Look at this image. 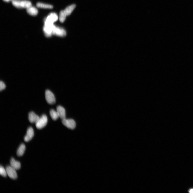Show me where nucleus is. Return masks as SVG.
I'll return each instance as SVG.
<instances>
[{
	"label": "nucleus",
	"instance_id": "1",
	"mask_svg": "<svg viewBox=\"0 0 193 193\" xmlns=\"http://www.w3.org/2000/svg\"><path fill=\"white\" fill-rule=\"evenodd\" d=\"M12 3L13 5L19 8H27L32 6L30 2L26 0H13Z\"/></svg>",
	"mask_w": 193,
	"mask_h": 193
},
{
	"label": "nucleus",
	"instance_id": "2",
	"mask_svg": "<svg viewBox=\"0 0 193 193\" xmlns=\"http://www.w3.org/2000/svg\"><path fill=\"white\" fill-rule=\"evenodd\" d=\"M56 27L53 24H44L43 29L45 36L47 37L51 36Z\"/></svg>",
	"mask_w": 193,
	"mask_h": 193
},
{
	"label": "nucleus",
	"instance_id": "3",
	"mask_svg": "<svg viewBox=\"0 0 193 193\" xmlns=\"http://www.w3.org/2000/svg\"><path fill=\"white\" fill-rule=\"evenodd\" d=\"M47 122L48 118L47 116L44 114L35 123V125L38 129H41L47 125Z\"/></svg>",
	"mask_w": 193,
	"mask_h": 193
},
{
	"label": "nucleus",
	"instance_id": "4",
	"mask_svg": "<svg viewBox=\"0 0 193 193\" xmlns=\"http://www.w3.org/2000/svg\"><path fill=\"white\" fill-rule=\"evenodd\" d=\"M45 98L47 102L49 104H53L56 102L55 96L51 91L47 90L45 92Z\"/></svg>",
	"mask_w": 193,
	"mask_h": 193
},
{
	"label": "nucleus",
	"instance_id": "5",
	"mask_svg": "<svg viewBox=\"0 0 193 193\" xmlns=\"http://www.w3.org/2000/svg\"><path fill=\"white\" fill-rule=\"evenodd\" d=\"M62 123L69 129L73 130L76 127V124L74 120L65 119L62 120Z\"/></svg>",
	"mask_w": 193,
	"mask_h": 193
},
{
	"label": "nucleus",
	"instance_id": "6",
	"mask_svg": "<svg viewBox=\"0 0 193 193\" xmlns=\"http://www.w3.org/2000/svg\"><path fill=\"white\" fill-rule=\"evenodd\" d=\"M58 19V17L56 14L54 13H50L45 20L44 24H53Z\"/></svg>",
	"mask_w": 193,
	"mask_h": 193
},
{
	"label": "nucleus",
	"instance_id": "7",
	"mask_svg": "<svg viewBox=\"0 0 193 193\" xmlns=\"http://www.w3.org/2000/svg\"><path fill=\"white\" fill-rule=\"evenodd\" d=\"M7 175L12 179H16L17 178V175L16 170L10 166H7L6 168Z\"/></svg>",
	"mask_w": 193,
	"mask_h": 193
},
{
	"label": "nucleus",
	"instance_id": "8",
	"mask_svg": "<svg viewBox=\"0 0 193 193\" xmlns=\"http://www.w3.org/2000/svg\"><path fill=\"white\" fill-rule=\"evenodd\" d=\"M53 34L63 37L65 36L66 33L64 29L56 27L53 30Z\"/></svg>",
	"mask_w": 193,
	"mask_h": 193
},
{
	"label": "nucleus",
	"instance_id": "9",
	"mask_svg": "<svg viewBox=\"0 0 193 193\" xmlns=\"http://www.w3.org/2000/svg\"><path fill=\"white\" fill-rule=\"evenodd\" d=\"M39 118V116L33 111L30 112L29 114L28 119L30 123H36Z\"/></svg>",
	"mask_w": 193,
	"mask_h": 193
},
{
	"label": "nucleus",
	"instance_id": "10",
	"mask_svg": "<svg viewBox=\"0 0 193 193\" xmlns=\"http://www.w3.org/2000/svg\"><path fill=\"white\" fill-rule=\"evenodd\" d=\"M34 131L33 128L30 127L27 130V134L24 137L25 141L28 142L31 140L34 136Z\"/></svg>",
	"mask_w": 193,
	"mask_h": 193
},
{
	"label": "nucleus",
	"instance_id": "11",
	"mask_svg": "<svg viewBox=\"0 0 193 193\" xmlns=\"http://www.w3.org/2000/svg\"><path fill=\"white\" fill-rule=\"evenodd\" d=\"M57 111L59 117L62 120L66 119V113L65 109L62 106H58L57 108Z\"/></svg>",
	"mask_w": 193,
	"mask_h": 193
},
{
	"label": "nucleus",
	"instance_id": "12",
	"mask_svg": "<svg viewBox=\"0 0 193 193\" xmlns=\"http://www.w3.org/2000/svg\"><path fill=\"white\" fill-rule=\"evenodd\" d=\"M10 166L16 170H18L21 168V164L19 161L15 160L12 157L10 162Z\"/></svg>",
	"mask_w": 193,
	"mask_h": 193
},
{
	"label": "nucleus",
	"instance_id": "13",
	"mask_svg": "<svg viewBox=\"0 0 193 193\" xmlns=\"http://www.w3.org/2000/svg\"><path fill=\"white\" fill-rule=\"evenodd\" d=\"M27 11L28 14L32 16H36L38 13L37 9L32 6L27 8Z\"/></svg>",
	"mask_w": 193,
	"mask_h": 193
},
{
	"label": "nucleus",
	"instance_id": "14",
	"mask_svg": "<svg viewBox=\"0 0 193 193\" xmlns=\"http://www.w3.org/2000/svg\"><path fill=\"white\" fill-rule=\"evenodd\" d=\"M26 146L24 144H21L17 150V155L19 156H21L24 154L25 150H26Z\"/></svg>",
	"mask_w": 193,
	"mask_h": 193
},
{
	"label": "nucleus",
	"instance_id": "15",
	"mask_svg": "<svg viewBox=\"0 0 193 193\" xmlns=\"http://www.w3.org/2000/svg\"><path fill=\"white\" fill-rule=\"evenodd\" d=\"M76 7L75 4H73L68 7L64 10V11L66 14L67 16H69L73 11Z\"/></svg>",
	"mask_w": 193,
	"mask_h": 193
},
{
	"label": "nucleus",
	"instance_id": "16",
	"mask_svg": "<svg viewBox=\"0 0 193 193\" xmlns=\"http://www.w3.org/2000/svg\"><path fill=\"white\" fill-rule=\"evenodd\" d=\"M50 114L52 119L54 120H57L59 117L57 111L54 109H51L50 111Z\"/></svg>",
	"mask_w": 193,
	"mask_h": 193
},
{
	"label": "nucleus",
	"instance_id": "17",
	"mask_svg": "<svg viewBox=\"0 0 193 193\" xmlns=\"http://www.w3.org/2000/svg\"><path fill=\"white\" fill-rule=\"evenodd\" d=\"M37 6L38 7L44 8L52 9L53 8V6L51 5L41 3H38Z\"/></svg>",
	"mask_w": 193,
	"mask_h": 193
},
{
	"label": "nucleus",
	"instance_id": "18",
	"mask_svg": "<svg viewBox=\"0 0 193 193\" xmlns=\"http://www.w3.org/2000/svg\"><path fill=\"white\" fill-rule=\"evenodd\" d=\"M67 16L64 10L61 11L60 13L59 17L60 22L61 23L64 22Z\"/></svg>",
	"mask_w": 193,
	"mask_h": 193
},
{
	"label": "nucleus",
	"instance_id": "19",
	"mask_svg": "<svg viewBox=\"0 0 193 193\" xmlns=\"http://www.w3.org/2000/svg\"><path fill=\"white\" fill-rule=\"evenodd\" d=\"M0 174L4 177H6L7 175L6 169L2 166L0 167Z\"/></svg>",
	"mask_w": 193,
	"mask_h": 193
},
{
	"label": "nucleus",
	"instance_id": "20",
	"mask_svg": "<svg viewBox=\"0 0 193 193\" xmlns=\"http://www.w3.org/2000/svg\"><path fill=\"white\" fill-rule=\"evenodd\" d=\"M6 85L2 81H1L0 82V90L1 91L5 88Z\"/></svg>",
	"mask_w": 193,
	"mask_h": 193
},
{
	"label": "nucleus",
	"instance_id": "21",
	"mask_svg": "<svg viewBox=\"0 0 193 193\" xmlns=\"http://www.w3.org/2000/svg\"><path fill=\"white\" fill-rule=\"evenodd\" d=\"M3 1L4 2H8L12 1V0H3ZM12 1H13V0H12Z\"/></svg>",
	"mask_w": 193,
	"mask_h": 193
},
{
	"label": "nucleus",
	"instance_id": "22",
	"mask_svg": "<svg viewBox=\"0 0 193 193\" xmlns=\"http://www.w3.org/2000/svg\"><path fill=\"white\" fill-rule=\"evenodd\" d=\"M189 192L193 193V189H191L189 191Z\"/></svg>",
	"mask_w": 193,
	"mask_h": 193
}]
</instances>
